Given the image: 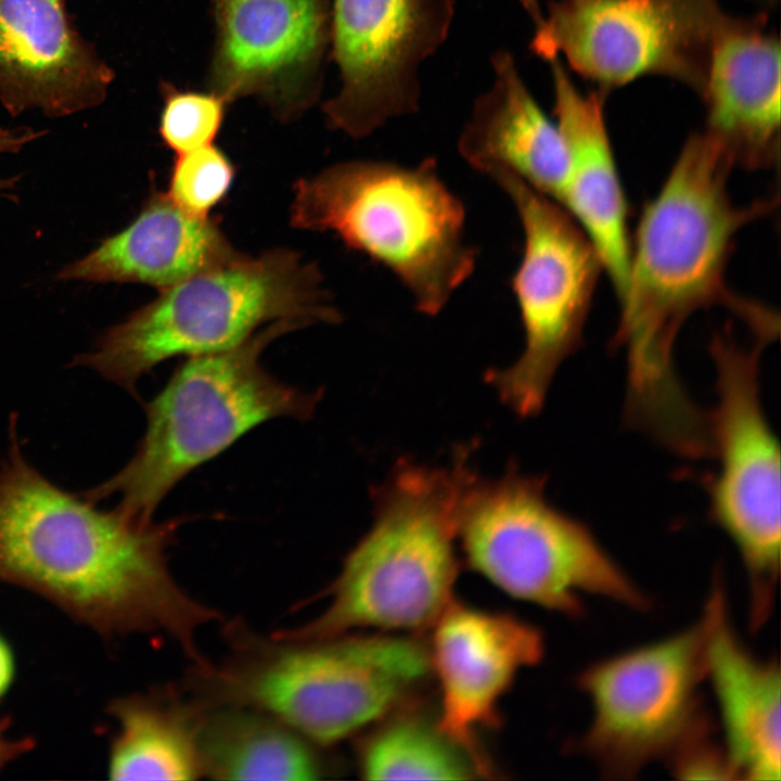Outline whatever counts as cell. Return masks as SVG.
<instances>
[{"instance_id":"cell-18","label":"cell","mask_w":781,"mask_h":781,"mask_svg":"<svg viewBox=\"0 0 781 781\" xmlns=\"http://www.w3.org/2000/svg\"><path fill=\"white\" fill-rule=\"evenodd\" d=\"M705 680L718 707L724 748L735 778L779 780L780 695L777 661L761 660L735 632L725 591L715 582L704 606Z\"/></svg>"},{"instance_id":"cell-7","label":"cell","mask_w":781,"mask_h":781,"mask_svg":"<svg viewBox=\"0 0 781 781\" xmlns=\"http://www.w3.org/2000/svg\"><path fill=\"white\" fill-rule=\"evenodd\" d=\"M322 280L316 264L287 248L239 253L161 291L73 363L137 395V382L170 358L230 349L279 320L340 322Z\"/></svg>"},{"instance_id":"cell-22","label":"cell","mask_w":781,"mask_h":781,"mask_svg":"<svg viewBox=\"0 0 781 781\" xmlns=\"http://www.w3.org/2000/svg\"><path fill=\"white\" fill-rule=\"evenodd\" d=\"M197 744L210 779L318 780L328 771L322 746L253 707L200 704Z\"/></svg>"},{"instance_id":"cell-28","label":"cell","mask_w":781,"mask_h":781,"mask_svg":"<svg viewBox=\"0 0 781 781\" xmlns=\"http://www.w3.org/2000/svg\"><path fill=\"white\" fill-rule=\"evenodd\" d=\"M10 725L11 718L9 716L0 717V771L8 764L28 753L35 746L33 738L8 739L7 731Z\"/></svg>"},{"instance_id":"cell-4","label":"cell","mask_w":781,"mask_h":781,"mask_svg":"<svg viewBox=\"0 0 781 781\" xmlns=\"http://www.w3.org/2000/svg\"><path fill=\"white\" fill-rule=\"evenodd\" d=\"M468 453L459 450L448 468L399 461L373 494L371 527L325 590L329 605L305 625L273 635L312 640L432 627L453 601L458 510L473 471Z\"/></svg>"},{"instance_id":"cell-10","label":"cell","mask_w":781,"mask_h":781,"mask_svg":"<svg viewBox=\"0 0 781 781\" xmlns=\"http://www.w3.org/2000/svg\"><path fill=\"white\" fill-rule=\"evenodd\" d=\"M765 346L757 341L741 346L730 327L709 345L717 393L709 427L718 469L707 486L708 515L743 562L753 630L771 615L780 577V447L760 400L759 355Z\"/></svg>"},{"instance_id":"cell-20","label":"cell","mask_w":781,"mask_h":781,"mask_svg":"<svg viewBox=\"0 0 781 781\" xmlns=\"http://www.w3.org/2000/svg\"><path fill=\"white\" fill-rule=\"evenodd\" d=\"M239 253L217 219L191 215L153 190L128 227L63 267L56 278L142 283L164 291Z\"/></svg>"},{"instance_id":"cell-11","label":"cell","mask_w":781,"mask_h":781,"mask_svg":"<svg viewBox=\"0 0 781 781\" xmlns=\"http://www.w3.org/2000/svg\"><path fill=\"white\" fill-rule=\"evenodd\" d=\"M706 618L591 664L578 686L591 703L581 750L606 778H633L707 728L699 709Z\"/></svg>"},{"instance_id":"cell-2","label":"cell","mask_w":781,"mask_h":781,"mask_svg":"<svg viewBox=\"0 0 781 781\" xmlns=\"http://www.w3.org/2000/svg\"><path fill=\"white\" fill-rule=\"evenodd\" d=\"M15 420L0 462V581L40 594L103 637L163 633L202 662L196 633L223 617L169 569L183 520L141 521L60 488L25 459Z\"/></svg>"},{"instance_id":"cell-17","label":"cell","mask_w":781,"mask_h":781,"mask_svg":"<svg viewBox=\"0 0 781 781\" xmlns=\"http://www.w3.org/2000/svg\"><path fill=\"white\" fill-rule=\"evenodd\" d=\"M549 62L556 125L567 155L560 204L596 247L619 300L627 285L631 238L627 200L604 119L603 100L594 93H581L558 57Z\"/></svg>"},{"instance_id":"cell-19","label":"cell","mask_w":781,"mask_h":781,"mask_svg":"<svg viewBox=\"0 0 781 781\" xmlns=\"http://www.w3.org/2000/svg\"><path fill=\"white\" fill-rule=\"evenodd\" d=\"M706 131L733 166L769 169L779 162L781 52L771 36L724 22L709 44Z\"/></svg>"},{"instance_id":"cell-16","label":"cell","mask_w":781,"mask_h":781,"mask_svg":"<svg viewBox=\"0 0 781 781\" xmlns=\"http://www.w3.org/2000/svg\"><path fill=\"white\" fill-rule=\"evenodd\" d=\"M113 80L69 27L63 0H0V100L61 117L100 104Z\"/></svg>"},{"instance_id":"cell-6","label":"cell","mask_w":781,"mask_h":781,"mask_svg":"<svg viewBox=\"0 0 781 781\" xmlns=\"http://www.w3.org/2000/svg\"><path fill=\"white\" fill-rule=\"evenodd\" d=\"M291 225L331 231L346 246L389 269L417 308L436 315L475 269L462 202L434 158L407 167L349 161L294 184Z\"/></svg>"},{"instance_id":"cell-5","label":"cell","mask_w":781,"mask_h":781,"mask_svg":"<svg viewBox=\"0 0 781 781\" xmlns=\"http://www.w3.org/2000/svg\"><path fill=\"white\" fill-rule=\"evenodd\" d=\"M307 325L299 320L274 321L235 347L185 357L146 404L145 432L130 461L81 496L92 503L119 496L116 508L151 521L179 481L249 430L280 417L311 418L321 390L291 386L260 364L272 341Z\"/></svg>"},{"instance_id":"cell-23","label":"cell","mask_w":781,"mask_h":781,"mask_svg":"<svg viewBox=\"0 0 781 781\" xmlns=\"http://www.w3.org/2000/svg\"><path fill=\"white\" fill-rule=\"evenodd\" d=\"M117 724L106 772L112 780H196L203 777L197 725L200 705L174 686L114 699Z\"/></svg>"},{"instance_id":"cell-9","label":"cell","mask_w":781,"mask_h":781,"mask_svg":"<svg viewBox=\"0 0 781 781\" xmlns=\"http://www.w3.org/2000/svg\"><path fill=\"white\" fill-rule=\"evenodd\" d=\"M487 177L510 197L524 232L522 260L511 281L524 348L513 364L488 371L486 381L503 404L528 418L541 410L556 371L581 345L603 265L559 202L508 171Z\"/></svg>"},{"instance_id":"cell-15","label":"cell","mask_w":781,"mask_h":781,"mask_svg":"<svg viewBox=\"0 0 781 781\" xmlns=\"http://www.w3.org/2000/svg\"><path fill=\"white\" fill-rule=\"evenodd\" d=\"M432 627L427 651L440 690L437 727L468 755L478 773H491L479 733L499 725L498 705L520 670L542 658V633L513 615L456 601Z\"/></svg>"},{"instance_id":"cell-1","label":"cell","mask_w":781,"mask_h":781,"mask_svg":"<svg viewBox=\"0 0 781 781\" xmlns=\"http://www.w3.org/2000/svg\"><path fill=\"white\" fill-rule=\"evenodd\" d=\"M733 167L706 132L690 137L631 239L613 341L626 356L625 420L652 437L677 435L699 417L674 362L678 334L694 312L727 308L767 345L779 333L777 313L727 283L738 233L778 204V196L734 204L728 190Z\"/></svg>"},{"instance_id":"cell-27","label":"cell","mask_w":781,"mask_h":781,"mask_svg":"<svg viewBox=\"0 0 781 781\" xmlns=\"http://www.w3.org/2000/svg\"><path fill=\"white\" fill-rule=\"evenodd\" d=\"M42 135V131H36L30 128L0 129V154L16 153L27 143ZM18 178L16 176L1 179L0 191L13 188Z\"/></svg>"},{"instance_id":"cell-26","label":"cell","mask_w":781,"mask_h":781,"mask_svg":"<svg viewBox=\"0 0 781 781\" xmlns=\"http://www.w3.org/2000/svg\"><path fill=\"white\" fill-rule=\"evenodd\" d=\"M164 105L158 132L164 144L176 154L213 144L218 136L229 104L209 90H179L164 82Z\"/></svg>"},{"instance_id":"cell-21","label":"cell","mask_w":781,"mask_h":781,"mask_svg":"<svg viewBox=\"0 0 781 781\" xmlns=\"http://www.w3.org/2000/svg\"><path fill=\"white\" fill-rule=\"evenodd\" d=\"M494 79L474 102L458 149L484 175L508 171L560 203L567 174L564 140L523 81L513 55L491 56Z\"/></svg>"},{"instance_id":"cell-13","label":"cell","mask_w":781,"mask_h":781,"mask_svg":"<svg viewBox=\"0 0 781 781\" xmlns=\"http://www.w3.org/2000/svg\"><path fill=\"white\" fill-rule=\"evenodd\" d=\"M532 49L564 56L578 74L619 86L648 74L696 81L692 49L722 20L702 0H558L533 12Z\"/></svg>"},{"instance_id":"cell-12","label":"cell","mask_w":781,"mask_h":781,"mask_svg":"<svg viewBox=\"0 0 781 781\" xmlns=\"http://www.w3.org/2000/svg\"><path fill=\"white\" fill-rule=\"evenodd\" d=\"M454 0H332V56L341 87L323 103L332 129L363 138L415 113L422 63L446 40Z\"/></svg>"},{"instance_id":"cell-29","label":"cell","mask_w":781,"mask_h":781,"mask_svg":"<svg viewBox=\"0 0 781 781\" xmlns=\"http://www.w3.org/2000/svg\"><path fill=\"white\" fill-rule=\"evenodd\" d=\"M16 677V658L10 642L0 633V702L10 692Z\"/></svg>"},{"instance_id":"cell-3","label":"cell","mask_w":781,"mask_h":781,"mask_svg":"<svg viewBox=\"0 0 781 781\" xmlns=\"http://www.w3.org/2000/svg\"><path fill=\"white\" fill-rule=\"evenodd\" d=\"M228 653L193 665L185 690L203 705L253 707L320 746L387 715L431 669L428 651L395 635L297 640L225 625Z\"/></svg>"},{"instance_id":"cell-24","label":"cell","mask_w":781,"mask_h":781,"mask_svg":"<svg viewBox=\"0 0 781 781\" xmlns=\"http://www.w3.org/2000/svg\"><path fill=\"white\" fill-rule=\"evenodd\" d=\"M358 763L370 780H459L478 773L437 722L417 715L396 717L374 731L360 746Z\"/></svg>"},{"instance_id":"cell-14","label":"cell","mask_w":781,"mask_h":781,"mask_svg":"<svg viewBox=\"0 0 781 781\" xmlns=\"http://www.w3.org/2000/svg\"><path fill=\"white\" fill-rule=\"evenodd\" d=\"M209 90L229 104L254 97L280 121L319 99L332 0H212Z\"/></svg>"},{"instance_id":"cell-8","label":"cell","mask_w":781,"mask_h":781,"mask_svg":"<svg viewBox=\"0 0 781 781\" xmlns=\"http://www.w3.org/2000/svg\"><path fill=\"white\" fill-rule=\"evenodd\" d=\"M546 478L515 466L497 478L472 472L458 510V545L466 564L511 597L580 616L582 594L632 610L649 598L581 522L545 495Z\"/></svg>"},{"instance_id":"cell-25","label":"cell","mask_w":781,"mask_h":781,"mask_svg":"<svg viewBox=\"0 0 781 781\" xmlns=\"http://www.w3.org/2000/svg\"><path fill=\"white\" fill-rule=\"evenodd\" d=\"M231 159L213 144L177 154L170 169L168 197L197 217L209 213L228 195L234 181Z\"/></svg>"}]
</instances>
